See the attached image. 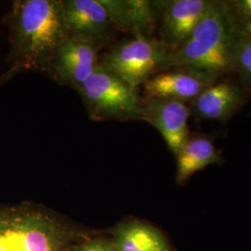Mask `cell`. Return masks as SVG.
<instances>
[{
	"mask_svg": "<svg viewBox=\"0 0 251 251\" xmlns=\"http://www.w3.org/2000/svg\"><path fill=\"white\" fill-rule=\"evenodd\" d=\"M70 36L103 49L112 43L117 28L100 0L64 1Z\"/></svg>",
	"mask_w": 251,
	"mask_h": 251,
	"instance_id": "cell-7",
	"label": "cell"
},
{
	"mask_svg": "<svg viewBox=\"0 0 251 251\" xmlns=\"http://www.w3.org/2000/svg\"><path fill=\"white\" fill-rule=\"evenodd\" d=\"M101 49L69 36L54 54L46 72L57 83L77 90L100 64Z\"/></svg>",
	"mask_w": 251,
	"mask_h": 251,
	"instance_id": "cell-6",
	"label": "cell"
},
{
	"mask_svg": "<svg viewBox=\"0 0 251 251\" xmlns=\"http://www.w3.org/2000/svg\"><path fill=\"white\" fill-rule=\"evenodd\" d=\"M245 101V92L232 81H217L192 101L193 114L201 119L226 122Z\"/></svg>",
	"mask_w": 251,
	"mask_h": 251,
	"instance_id": "cell-11",
	"label": "cell"
},
{
	"mask_svg": "<svg viewBox=\"0 0 251 251\" xmlns=\"http://www.w3.org/2000/svg\"><path fill=\"white\" fill-rule=\"evenodd\" d=\"M168 56L169 51L154 36L134 34L113 46L100 58V63L138 88L166 70Z\"/></svg>",
	"mask_w": 251,
	"mask_h": 251,
	"instance_id": "cell-5",
	"label": "cell"
},
{
	"mask_svg": "<svg viewBox=\"0 0 251 251\" xmlns=\"http://www.w3.org/2000/svg\"><path fill=\"white\" fill-rule=\"evenodd\" d=\"M9 29V70L46 72L70 36L62 0H16L4 18Z\"/></svg>",
	"mask_w": 251,
	"mask_h": 251,
	"instance_id": "cell-1",
	"label": "cell"
},
{
	"mask_svg": "<svg viewBox=\"0 0 251 251\" xmlns=\"http://www.w3.org/2000/svg\"><path fill=\"white\" fill-rule=\"evenodd\" d=\"M113 241L117 251H173L161 231L139 220L118 225Z\"/></svg>",
	"mask_w": 251,
	"mask_h": 251,
	"instance_id": "cell-13",
	"label": "cell"
},
{
	"mask_svg": "<svg viewBox=\"0 0 251 251\" xmlns=\"http://www.w3.org/2000/svg\"><path fill=\"white\" fill-rule=\"evenodd\" d=\"M72 232L39 207H0V251H66Z\"/></svg>",
	"mask_w": 251,
	"mask_h": 251,
	"instance_id": "cell-3",
	"label": "cell"
},
{
	"mask_svg": "<svg viewBox=\"0 0 251 251\" xmlns=\"http://www.w3.org/2000/svg\"><path fill=\"white\" fill-rule=\"evenodd\" d=\"M247 29L230 2L211 0L188 38L169 53L166 70L192 69L218 77L232 72L237 46Z\"/></svg>",
	"mask_w": 251,
	"mask_h": 251,
	"instance_id": "cell-2",
	"label": "cell"
},
{
	"mask_svg": "<svg viewBox=\"0 0 251 251\" xmlns=\"http://www.w3.org/2000/svg\"><path fill=\"white\" fill-rule=\"evenodd\" d=\"M76 90L92 120H142L143 99L138 88L100 63Z\"/></svg>",
	"mask_w": 251,
	"mask_h": 251,
	"instance_id": "cell-4",
	"label": "cell"
},
{
	"mask_svg": "<svg viewBox=\"0 0 251 251\" xmlns=\"http://www.w3.org/2000/svg\"><path fill=\"white\" fill-rule=\"evenodd\" d=\"M66 251H117L114 241L103 237H96L85 242L70 246Z\"/></svg>",
	"mask_w": 251,
	"mask_h": 251,
	"instance_id": "cell-16",
	"label": "cell"
},
{
	"mask_svg": "<svg viewBox=\"0 0 251 251\" xmlns=\"http://www.w3.org/2000/svg\"><path fill=\"white\" fill-rule=\"evenodd\" d=\"M190 112L183 101L146 97L142 104V120L160 132L169 149L176 155L190 137Z\"/></svg>",
	"mask_w": 251,
	"mask_h": 251,
	"instance_id": "cell-8",
	"label": "cell"
},
{
	"mask_svg": "<svg viewBox=\"0 0 251 251\" xmlns=\"http://www.w3.org/2000/svg\"><path fill=\"white\" fill-rule=\"evenodd\" d=\"M233 71L237 73L243 84L251 87V30L244 33L234 55Z\"/></svg>",
	"mask_w": 251,
	"mask_h": 251,
	"instance_id": "cell-15",
	"label": "cell"
},
{
	"mask_svg": "<svg viewBox=\"0 0 251 251\" xmlns=\"http://www.w3.org/2000/svg\"><path fill=\"white\" fill-rule=\"evenodd\" d=\"M15 75H16L15 73H13L12 71H10V70H8V72L4 74V75H2L0 76V87L3 86L4 84H6L8 81L10 80Z\"/></svg>",
	"mask_w": 251,
	"mask_h": 251,
	"instance_id": "cell-18",
	"label": "cell"
},
{
	"mask_svg": "<svg viewBox=\"0 0 251 251\" xmlns=\"http://www.w3.org/2000/svg\"><path fill=\"white\" fill-rule=\"evenodd\" d=\"M230 5L237 18L245 25L251 29V0H238L230 2Z\"/></svg>",
	"mask_w": 251,
	"mask_h": 251,
	"instance_id": "cell-17",
	"label": "cell"
},
{
	"mask_svg": "<svg viewBox=\"0 0 251 251\" xmlns=\"http://www.w3.org/2000/svg\"><path fill=\"white\" fill-rule=\"evenodd\" d=\"M219 78L214 75L192 69H169L146 81L144 84V92L149 98L192 102Z\"/></svg>",
	"mask_w": 251,
	"mask_h": 251,
	"instance_id": "cell-10",
	"label": "cell"
},
{
	"mask_svg": "<svg viewBox=\"0 0 251 251\" xmlns=\"http://www.w3.org/2000/svg\"><path fill=\"white\" fill-rule=\"evenodd\" d=\"M176 158L178 184L185 183L195 173L207 166L222 162L221 152L217 150L214 143L203 136H190L176 154Z\"/></svg>",
	"mask_w": 251,
	"mask_h": 251,
	"instance_id": "cell-14",
	"label": "cell"
},
{
	"mask_svg": "<svg viewBox=\"0 0 251 251\" xmlns=\"http://www.w3.org/2000/svg\"><path fill=\"white\" fill-rule=\"evenodd\" d=\"M211 0L158 1V39L169 53L176 50L191 35Z\"/></svg>",
	"mask_w": 251,
	"mask_h": 251,
	"instance_id": "cell-9",
	"label": "cell"
},
{
	"mask_svg": "<svg viewBox=\"0 0 251 251\" xmlns=\"http://www.w3.org/2000/svg\"><path fill=\"white\" fill-rule=\"evenodd\" d=\"M117 32L152 36L159 21L158 1L100 0Z\"/></svg>",
	"mask_w": 251,
	"mask_h": 251,
	"instance_id": "cell-12",
	"label": "cell"
}]
</instances>
